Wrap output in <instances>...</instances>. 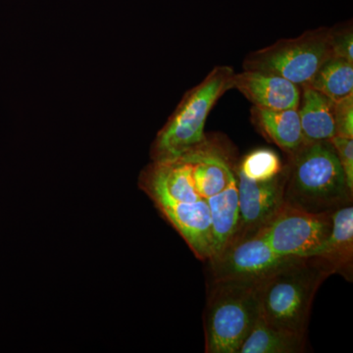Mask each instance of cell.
<instances>
[{"instance_id": "8", "label": "cell", "mask_w": 353, "mask_h": 353, "mask_svg": "<svg viewBox=\"0 0 353 353\" xmlns=\"http://www.w3.org/2000/svg\"><path fill=\"white\" fill-rule=\"evenodd\" d=\"M236 183L239 223L232 240L259 231L284 204L285 166L280 175L266 182L250 180L236 168Z\"/></svg>"}, {"instance_id": "5", "label": "cell", "mask_w": 353, "mask_h": 353, "mask_svg": "<svg viewBox=\"0 0 353 353\" xmlns=\"http://www.w3.org/2000/svg\"><path fill=\"white\" fill-rule=\"evenodd\" d=\"M331 36L332 28L321 27L296 38L279 39L250 52L243 61V70L273 74L304 87L322 64L333 57Z\"/></svg>"}, {"instance_id": "18", "label": "cell", "mask_w": 353, "mask_h": 353, "mask_svg": "<svg viewBox=\"0 0 353 353\" xmlns=\"http://www.w3.org/2000/svg\"><path fill=\"white\" fill-rule=\"evenodd\" d=\"M331 143L345 172L348 188L353 192V139L334 136Z\"/></svg>"}, {"instance_id": "9", "label": "cell", "mask_w": 353, "mask_h": 353, "mask_svg": "<svg viewBox=\"0 0 353 353\" xmlns=\"http://www.w3.org/2000/svg\"><path fill=\"white\" fill-rule=\"evenodd\" d=\"M239 90L253 106L285 110L299 108L301 90L299 85L287 79L263 72L243 70L234 73L231 90Z\"/></svg>"}, {"instance_id": "17", "label": "cell", "mask_w": 353, "mask_h": 353, "mask_svg": "<svg viewBox=\"0 0 353 353\" xmlns=\"http://www.w3.org/2000/svg\"><path fill=\"white\" fill-rule=\"evenodd\" d=\"M332 50L334 57L345 58L353 62V32L352 25L332 28Z\"/></svg>"}, {"instance_id": "12", "label": "cell", "mask_w": 353, "mask_h": 353, "mask_svg": "<svg viewBox=\"0 0 353 353\" xmlns=\"http://www.w3.org/2000/svg\"><path fill=\"white\" fill-rule=\"evenodd\" d=\"M299 112L305 143L331 141L336 136L334 101L308 87H303Z\"/></svg>"}, {"instance_id": "7", "label": "cell", "mask_w": 353, "mask_h": 353, "mask_svg": "<svg viewBox=\"0 0 353 353\" xmlns=\"http://www.w3.org/2000/svg\"><path fill=\"white\" fill-rule=\"evenodd\" d=\"M272 250L261 230L230 241L224 250L211 259L214 282L227 280H260L282 263Z\"/></svg>"}, {"instance_id": "11", "label": "cell", "mask_w": 353, "mask_h": 353, "mask_svg": "<svg viewBox=\"0 0 353 353\" xmlns=\"http://www.w3.org/2000/svg\"><path fill=\"white\" fill-rule=\"evenodd\" d=\"M252 120L269 141L288 155L297 152L305 143L297 109L273 110L253 106Z\"/></svg>"}, {"instance_id": "15", "label": "cell", "mask_w": 353, "mask_h": 353, "mask_svg": "<svg viewBox=\"0 0 353 353\" xmlns=\"http://www.w3.org/2000/svg\"><path fill=\"white\" fill-rule=\"evenodd\" d=\"M238 170L255 182H266L280 175L284 166L274 150L259 148L243 158Z\"/></svg>"}, {"instance_id": "3", "label": "cell", "mask_w": 353, "mask_h": 353, "mask_svg": "<svg viewBox=\"0 0 353 353\" xmlns=\"http://www.w3.org/2000/svg\"><path fill=\"white\" fill-rule=\"evenodd\" d=\"M234 74V69L227 65L216 66L201 83L185 94L155 139L153 160L179 157L205 141L204 127L209 113L218 99L231 90Z\"/></svg>"}, {"instance_id": "10", "label": "cell", "mask_w": 353, "mask_h": 353, "mask_svg": "<svg viewBox=\"0 0 353 353\" xmlns=\"http://www.w3.org/2000/svg\"><path fill=\"white\" fill-rule=\"evenodd\" d=\"M307 257H314L329 269L352 279L353 262V208L352 204L332 212V229L326 240Z\"/></svg>"}, {"instance_id": "6", "label": "cell", "mask_w": 353, "mask_h": 353, "mask_svg": "<svg viewBox=\"0 0 353 353\" xmlns=\"http://www.w3.org/2000/svg\"><path fill=\"white\" fill-rule=\"evenodd\" d=\"M332 229V213H311L285 203L261 228L267 243L281 257H307Z\"/></svg>"}, {"instance_id": "2", "label": "cell", "mask_w": 353, "mask_h": 353, "mask_svg": "<svg viewBox=\"0 0 353 353\" xmlns=\"http://www.w3.org/2000/svg\"><path fill=\"white\" fill-rule=\"evenodd\" d=\"M330 275L314 257L284 260L259 281L260 315L275 328L305 336L316 292Z\"/></svg>"}, {"instance_id": "14", "label": "cell", "mask_w": 353, "mask_h": 353, "mask_svg": "<svg viewBox=\"0 0 353 353\" xmlns=\"http://www.w3.org/2000/svg\"><path fill=\"white\" fill-rule=\"evenodd\" d=\"M304 87L313 88L334 101L353 94V62L333 55Z\"/></svg>"}, {"instance_id": "4", "label": "cell", "mask_w": 353, "mask_h": 353, "mask_svg": "<svg viewBox=\"0 0 353 353\" xmlns=\"http://www.w3.org/2000/svg\"><path fill=\"white\" fill-rule=\"evenodd\" d=\"M259 281L215 282L206 307V352H239L260 316Z\"/></svg>"}, {"instance_id": "13", "label": "cell", "mask_w": 353, "mask_h": 353, "mask_svg": "<svg viewBox=\"0 0 353 353\" xmlns=\"http://www.w3.org/2000/svg\"><path fill=\"white\" fill-rule=\"evenodd\" d=\"M304 348V336L275 328L260 315L238 353H297Z\"/></svg>"}, {"instance_id": "16", "label": "cell", "mask_w": 353, "mask_h": 353, "mask_svg": "<svg viewBox=\"0 0 353 353\" xmlns=\"http://www.w3.org/2000/svg\"><path fill=\"white\" fill-rule=\"evenodd\" d=\"M336 136L353 139V94L334 101Z\"/></svg>"}, {"instance_id": "1", "label": "cell", "mask_w": 353, "mask_h": 353, "mask_svg": "<svg viewBox=\"0 0 353 353\" xmlns=\"http://www.w3.org/2000/svg\"><path fill=\"white\" fill-rule=\"evenodd\" d=\"M331 141L304 143L285 166L284 202L311 213H332L352 202Z\"/></svg>"}]
</instances>
